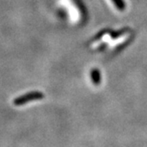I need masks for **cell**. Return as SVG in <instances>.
<instances>
[{
    "label": "cell",
    "mask_w": 147,
    "mask_h": 147,
    "mask_svg": "<svg viewBox=\"0 0 147 147\" xmlns=\"http://www.w3.org/2000/svg\"><path fill=\"white\" fill-rule=\"evenodd\" d=\"M43 98H44V95L40 92H30L22 97H20V98H16L14 100V105L15 106H22V105H24L29 101L41 99Z\"/></svg>",
    "instance_id": "6da1fadb"
}]
</instances>
